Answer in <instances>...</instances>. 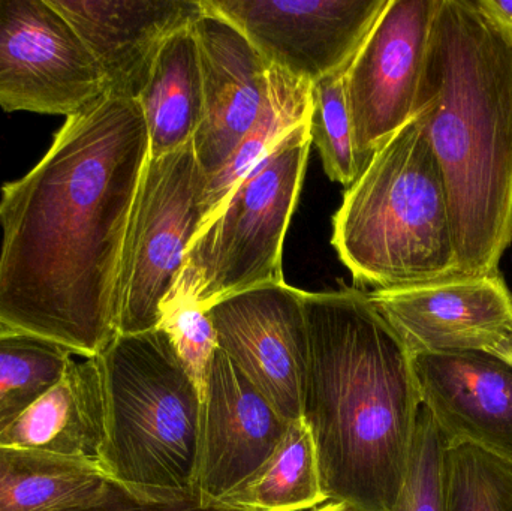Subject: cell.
I'll list each match as a JSON object with an SVG mask.
<instances>
[{"label": "cell", "mask_w": 512, "mask_h": 511, "mask_svg": "<svg viewBox=\"0 0 512 511\" xmlns=\"http://www.w3.org/2000/svg\"><path fill=\"white\" fill-rule=\"evenodd\" d=\"M331 243L354 281L376 290L459 275L447 185L418 117L348 186Z\"/></svg>", "instance_id": "4"}, {"label": "cell", "mask_w": 512, "mask_h": 511, "mask_svg": "<svg viewBox=\"0 0 512 511\" xmlns=\"http://www.w3.org/2000/svg\"><path fill=\"white\" fill-rule=\"evenodd\" d=\"M222 503L242 511H304L327 503L312 431L303 419L289 423L267 464Z\"/></svg>", "instance_id": "21"}, {"label": "cell", "mask_w": 512, "mask_h": 511, "mask_svg": "<svg viewBox=\"0 0 512 511\" xmlns=\"http://www.w3.org/2000/svg\"><path fill=\"white\" fill-rule=\"evenodd\" d=\"M415 117L444 174L459 275L501 272L512 243V32L477 0H439Z\"/></svg>", "instance_id": "3"}, {"label": "cell", "mask_w": 512, "mask_h": 511, "mask_svg": "<svg viewBox=\"0 0 512 511\" xmlns=\"http://www.w3.org/2000/svg\"><path fill=\"white\" fill-rule=\"evenodd\" d=\"M304 309L301 419L315 440L322 491L357 511H393L421 410L411 354L369 293H304Z\"/></svg>", "instance_id": "2"}, {"label": "cell", "mask_w": 512, "mask_h": 511, "mask_svg": "<svg viewBox=\"0 0 512 511\" xmlns=\"http://www.w3.org/2000/svg\"><path fill=\"white\" fill-rule=\"evenodd\" d=\"M268 66L315 83L345 72L388 0H203Z\"/></svg>", "instance_id": "10"}, {"label": "cell", "mask_w": 512, "mask_h": 511, "mask_svg": "<svg viewBox=\"0 0 512 511\" xmlns=\"http://www.w3.org/2000/svg\"><path fill=\"white\" fill-rule=\"evenodd\" d=\"M207 176L194 143L150 158L135 197L119 279V335L150 332L204 222Z\"/></svg>", "instance_id": "7"}, {"label": "cell", "mask_w": 512, "mask_h": 511, "mask_svg": "<svg viewBox=\"0 0 512 511\" xmlns=\"http://www.w3.org/2000/svg\"><path fill=\"white\" fill-rule=\"evenodd\" d=\"M310 511H357L352 509L349 504L337 503V501H327V504L322 507H316V509Z\"/></svg>", "instance_id": "29"}, {"label": "cell", "mask_w": 512, "mask_h": 511, "mask_svg": "<svg viewBox=\"0 0 512 511\" xmlns=\"http://www.w3.org/2000/svg\"><path fill=\"white\" fill-rule=\"evenodd\" d=\"M66 511H191L188 504L170 492L144 491L108 480L98 500Z\"/></svg>", "instance_id": "27"}, {"label": "cell", "mask_w": 512, "mask_h": 511, "mask_svg": "<svg viewBox=\"0 0 512 511\" xmlns=\"http://www.w3.org/2000/svg\"><path fill=\"white\" fill-rule=\"evenodd\" d=\"M438 6L439 0H388L343 72L361 171L415 117Z\"/></svg>", "instance_id": "9"}, {"label": "cell", "mask_w": 512, "mask_h": 511, "mask_svg": "<svg viewBox=\"0 0 512 511\" xmlns=\"http://www.w3.org/2000/svg\"><path fill=\"white\" fill-rule=\"evenodd\" d=\"M98 462L0 446V511H66L101 497Z\"/></svg>", "instance_id": "19"}, {"label": "cell", "mask_w": 512, "mask_h": 511, "mask_svg": "<svg viewBox=\"0 0 512 511\" xmlns=\"http://www.w3.org/2000/svg\"><path fill=\"white\" fill-rule=\"evenodd\" d=\"M369 297L409 354H496L512 332V293L501 272L453 275Z\"/></svg>", "instance_id": "12"}, {"label": "cell", "mask_w": 512, "mask_h": 511, "mask_svg": "<svg viewBox=\"0 0 512 511\" xmlns=\"http://www.w3.org/2000/svg\"><path fill=\"white\" fill-rule=\"evenodd\" d=\"M105 423L104 378L98 357L72 359L60 380L0 435V446L98 462Z\"/></svg>", "instance_id": "17"}, {"label": "cell", "mask_w": 512, "mask_h": 511, "mask_svg": "<svg viewBox=\"0 0 512 511\" xmlns=\"http://www.w3.org/2000/svg\"><path fill=\"white\" fill-rule=\"evenodd\" d=\"M107 95L104 75L48 0H0V107L74 116Z\"/></svg>", "instance_id": "8"}, {"label": "cell", "mask_w": 512, "mask_h": 511, "mask_svg": "<svg viewBox=\"0 0 512 511\" xmlns=\"http://www.w3.org/2000/svg\"><path fill=\"white\" fill-rule=\"evenodd\" d=\"M150 158L167 155L194 141L203 119L200 54L191 26L168 38L141 92Z\"/></svg>", "instance_id": "18"}, {"label": "cell", "mask_w": 512, "mask_h": 511, "mask_svg": "<svg viewBox=\"0 0 512 511\" xmlns=\"http://www.w3.org/2000/svg\"><path fill=\"white\" fill-rule=\"evenodd\" d=\"M218 348L288 420L301 419L309 360L304 291L283 282L219 300L207 309Z\"/></svg>", "instance_id": "11"}, {"label": "cell", "mask_w": 512, "mask_h": 511, "mask_svg": "<svg viewBox=\"0 0 512 511\" xmlns=\"http://www.w3.org/2000/svg\"><path fill=\"white\" fill-rule=\"evenodd\" d=\"M310 137L318 147L325 173L333 182L351 186L360 176L351 117L346 105L343 72L312 83Z\"/></svg>", "instance_id": "24"}, {"label": "cell", "mask_w": 512, "mask_h": 511, "mask_svg": "<svg viewBox=\"0 0 512 511\" xmlns=\"http://www.w3.org/2000/svg\"><path fill=\"white\" fill-rule=\"evenodd\" d=\"M289 423L218 348L201 407L195 489L222 503L267 464Z\"/></svg>", "instance_id": "13"}, {"label": "cell", "mask_w": 512, "mask_h": 511, "mask_svg": "<svg viewBox=\"0 0 512 511\" xmlns=\"http://www.w3.org/2000/svg\"><path fill=\"white\" fill-rule=\"evenodd\" d=\"M149 155L140 102L107 93L2 186L0 327L83 359L119 335L123 248Z\"/></svg>", "instance_id": "1"}, {"label": "cell", "mask_w": 512, "mask_h": 511, "mask_svg": "<svg viewBox=\"0 0 512 511\" xmlns=\"http://www.w3.org/2000/svg\"><path fill=\"white\" fill-rule=\"evenodd\" d=\"M445 511H512V462L474 444H445Z\"/></svg>", "instance_id": "23"}, {"label": "cell", "mask_w": 512, "mask_h": 511, "mask_svg": "<svg viewBox=\"0 0 512 511\" xmlns=\"http://www.w3.org/2000/svg\"><path fill=\"white\" fill-rule=\"evenodd\" d=\"M72 353L32 333L0 327V435L62 377Z\"/></svg>", "instance_id": "22"}, {"label": "cell", "mask_w": 512, "mask_h": 511, "mask_svg": "<svg viewBox=\"0 0 512 511\" xmlns=\"http://www.w3.org/2000/svg\"><path fill=\"white\" fill-rule=\"evenodd\" d=\"M104 75L108 95L137 99L170 36L191 26L201 0H48Z\"/></svg>", "instance_id": "16"}, {"label": "cell", "mask_w": 512, "mask_h": 511, "mask_svg": "<svg viewBox=\"0 0 512 511\" xmlns=\"http://www.w3.org/2000/svg\"><path fill=\"white\" fill-rule=\"evenodd\" d=\"M411 359L421 405L445 444H474L512 462V365L484 351Z\"/></svg>", "instance_id": "15"}, {"label": "cell", "mask_w": 512, "mask_h": 511, "mask_svg": "<svg viewBox=\"0 0 512 511\" xmlns=\"http://www.w3.org/2000/svg\"><path fill=\"white\" fill-rule=\"evenodd\" d=\"M156 329L168 336L203 399L210 363L218 350L216 330L207 311L191 300H165Z\"/></svg>", "instance_id": "26"}, {"label": "cell", "mask_w": 512, "mask_h": 511, "mask_svg": "<svg viewBox=\"0 0 512 511\" xmlns=\"http://www.w3.org/2000/svg\"><path fill=\"white\" fill-rule=\"evenodd\" d=\"M444 453V438L421 405L405 483L393 511H445Z\"/></svg>", "instance_id": "25"}, {"label": "cell", "mask_w": 512, "mask_h": 511, "mask_svg": "<svg viewBox=\"0 0 512 511\" xmlns=\"http://www.w3.org/2000/svg\"><path fill=\"white\" fill-rule=\"evenodd\" d=\"M477 5L499 26L512 32V0H477Z\"/></svg>", "instance_id": "28"}, {"label": "cell", "mask_w": 512, "mask_h": 511, "mask_svg": "<svg viewBox=\"0 0 512 511\" xmlns=\"http://www.w3.org/2000/svg\"><path fill=\"white\" fill-rule=\"evenodd\" d=\"M98 360L107 408L102 471L146 491L195 489L203 399L168 336L117 335Z\"/></svg>", "instance_id": "5"}, {"label": "cell", "mask_w": 512, "mask_h": 511, "mask_svg": "<svg viewBox=\"0 0 512 511\" xmlns=\"http://www.w3.org/2000/svg\"><path fill=\"white\" fill-rule=\"evenodd\" d=\"M201 5L191 29L200 54L203 119L192 143L209 179L254 125L267 95L270 66L233 23L203 0Z\"/></svg>", "instance_id": "14"}, {"label": "cell", "mask_w": 512, "mask_h": 511, "mask_svg": "<svg viewBox=\"0 0 512 511\" xmlns=\"http://www.w3.org/2000/svg\"><path fill=\"white\" fill-rule=\"evenodd\" d=\"M312 114V83L270 66L267 95L258 117L224 167L207 179L204 222L209 224L252 170ZM201 227V228H203Z\"/></svg>", "instance_id": "20"}, {"label": "cell", "mask_w": 512, "mask_h": 511, "mask_svg": "<svg viewBox=\"0 0 512 511\" xmlns=\"http://www.w3.org/2000/svg\"><path fill=\"white\" fill-rule=\"evenodd\" d=\"M495 356L501 357V359L507 360L510 365H512V332L511 335L508 336L507 341L502 344V347L499 348L498 353Z\"/></svg>", "instance_id": "30"}, {"label": "cell", "mask_w": 512, "mask_h": 511, "mask_svg": "<svg viewBox=\"0 0 512 511\" xmlns=\"http://www.w3.org/2000/svg\"><path fill=\"white\" fill-rule=\"evenodd\" d=\"M309 122L289 132L201 228L165 300H191L207 311L225 297L283 282V242L312 146Z\"/></svg>", "instance_id": "6"}]
</instances>
